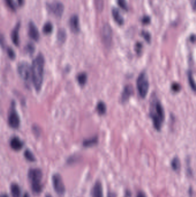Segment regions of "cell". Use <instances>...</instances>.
I'll list each match as a JSON object with an SVG mask.
<instances>
[{
    "label": "cell",
    "instance_id": "1",
    "mask_svg": "<svg viewBox=\"0 0 196 197\" xmlns=\"http://www.w3.org/2000/svg\"><path fill=\"white\" fill-rule=\"evenodd\" d=\"M44 67L45 59L41 54H39L33 60L31 66L32 82L37 90H40L42 86Z\"/></svg>",
    "mask_w": 196,
    "mask_h": 197
},
{
    "label": "cell",
    "instance_id": "2",
    "mask_svg": "<svg viewBox=\"0 0 196 197\" xmlns=\"http://www.w3.org/2000/svg\"><path fill=\"white\" fill-rule=\"evenodd\" d=\"M150 115L155 129L159 131L165 120V111L160 102L155 98L151 103Z\"/></svg>",
    "mask_w": 196,
    "mask_h": 197
},
{
    "label": "cell",
    "instance_id": "3",
    "mask_svg": "<svg viewBox=\"0 0 196 197\" xmlns=\"http://www.w3.org/2000/svg\"><path fill=\"white\" fill-rule=\"evenodd\" d=\"M28 178L31 183L32 190L33 193L39 194L42 191L41 179L43 174L39 168H32L28 172Z\"/></svg>",
    "mask_w": 196,
    "mask_h": 197
},
{
    "label": "cell",
    "instance_id": "4",
    "mask_svg": "<svg viewBox=\"0 0 196 197\" xmlns=\"http://www.w3.org/2000/svg\"><path fill=\"white\" fill-rule=\"evenodd\" d=\"M137 88L140 97L145 98L149 90V82L147 75L144 72L141 73L137 79Z\"/></svg>",
    "mask_w": 196,
    "mask_h": 197
},
{
    "label": "cell",
    "instance_id": "5",
    "mask_svg": "<svg viewBox=\"0 0 196 197\" xmlns=\"http://www.w3.org/2000/svg\"><path fill=\"white\" fill-rule=\"evenodd\" d=\"M18 72L24 82L29 85L32 82L31 66L27 62H22L18 66Z\"/></svg>",
    "mask_w": 196,
    "mask_h": 197
},
{
    "label": "cell",
    "instance_id": "6",
    "mask_svg": "<svg viewBox=\"0 0 196 197\" xmlns=\"http://www.w3.org/2000/svg\"><path fill=\"white\" fill-rule=\"evenodd\" d=\"M53 184L55 192L59 195H62L65 193V186L62 178L59 174H54L53 176Z\"/></svg>",
    "mask_w": 196,
    "mask_h": 197
},
{
    "label": "cell",
    "instance_id": "7",
    "mask_svg": "<svg viewBox=\"0 0 196 197\" xmlns=\"http://www.w3.org/2000/svg\"><path fill=\"white\" fill-rule=\"evenodd\" d=\"M101 36L104 44L107 46H110L112 40V31L109 24H105L103 26L101 30Z\"/></svg>",
    "mask_w": 196,
    "mask_h": 197
},
{
    "label": "cell",
    "instance_id": "8",
    "mask_svg": "<svg viewBox=\"0 0 196 197\" xmlns=\"http://www.w3.org/2000/svg\"><path fill=\"white\" fill-rule=\"evenodd\" d=\"M48 8L49 11L57 17H61L64 12V5L60 2L54 1L49 5Z\"/></svg>",
    "mask_w": 196,
    "mask_h": 197
},
{
    "label": "cell",
    "instance_id": "9",
    "mask_svg": "<svg viewBox=\"0 0 196 197\" xmlns=\"http://www.w3.org/2000/svg\"><path fill=\"white\" fill-rule=\"evenodd\" d=\"M8 122L10 126L14 129H17L20 125V118L14 110H12L9 113Z\"/></svg>",
    "mask_w": 196,
    "mask_h": 197
},
{
    "label": "cell",
    "instance_id": "10",
    "mask_svg": "<svg viewBox=\"0 0 196 197\" xmlns=\"http://www.w3.org/2000/svg\"><path fill=\"white\" fill-rule=\"evenodd\" d=\"M70 27L71 31L74 33H78L80 30L79 18L76 15H73L70 19Z\"/></svg>",
    "mask_w": 196,
    "mask_h": 197
},
{
    "label": "cell",
    "instance_id": "11",
    "mask_svg": "<svg viewBox=\"0 0 196 197\" xmlns=\"http://www.w3.org/2000/svg\"><path fill=\"white\" fill-rule=\"evenodd\" d=\"M29 36L35 41H37L39 39L40 35L37 28L36 27L33 22H30L29 24V30H28Z\"/></svg>",
    "mask_w": 196,
    "mask_h": 197
},
{
    "label": "cell",
    "instance_id": "12",
    "mask_svg": "<svg viewBox=\"0 0 196 197\" xmlns=\"http://www.w3.org/2000/svg\"><path fill=\"white\" fill-rule=\"evenodd\" d=\"M92 197H104L102 184L100 182H97L94 184L91 191Z\"/></svg>",
    "mask_w": 196,
    "mask_h": 197
},
{
    "label": "cell",
    "instance_id": "13",
    "mask_svg": "<svg viewBox=\"0 0 196 197\" xmlns=\"http://www.w3.org/2000/svg\"><path fill=\"white\" fill-rule=\"evenodd\" d=\"M134 92L133 88L131 85H128L125 86L123 91V93L121 94V100L123 103H125L127 102V100L129 99L131 96L132 94Z\"/></svg>",
    "mask_w": 196,
    "mask_h": 197
},
{
    "label": "cell",
    "instance_id": "14",
    "mask_svg": "<svg viewBox=\"0 0 196 197\" xmlns=\"http://www.w3.org/2000/svg\"><path fill=\"white\" fill-rule=\"evenodd\" d=\"M112 14L113 18H114L115 21L119 25H123L124 24V19L123 18V17L121 16L119 10L117 8H113L112 10Z\"/></svg>",
    "mask_w": 196,
    "mask_h": 197
},
{
    "label": "cell",
    "instance_id": "15",
    "mask_svg": "<svg viewBox=\"0 0 196 197\" xmlns=\"http://www.w3.org/2000/svg\"><path fill=\"white\" fill-rule=\"evenodd\" d=\"M19 30H20V24L18 23L14 28L11 34L12 40L13 41L14 44L16 46H18L19 44Z\"/></svg>",
    "mask_w": 196,
    "mask_h": 197
},
{
    "label": "cell",
    "instance_id": "16",
    "mask_svg": "<svg viewBox=\"0 0 196 197\" xmlns=\"http://www.w3.org/2000/svg\"><path fill=\"white\" fill-rule=\"evenodd\" d=\"M23 144L20 141V139H18L17 137H14V139H12L10 141V147L14 151H20L22 148Z\"/></svg>",
    "mask_w": 196,
    "mask_h": 197
},
{
    "label": "cell",
    "instance_id": "17",
    "mask_svg": "<svg viewBox=\"0 0 196 197\" xmlns=\"http://www.w3.org/2000/svg\"><path fill=\"white\" fill-rule=\"evenodd\" d=\"M10 191L12 197H20L21 190L18 185L16 183L12 184L10 186Z\"/></svg>",
    "mask_w": 196,
    "mask_h": 197
},
{
    "label": "cell",
    "instance_id": "18",
    "mask_svg": "<svg viewBox=\"0 0 196 197\" xmlns=\"http://www.w3.org/2000/svg\"><path fill=\"white\" fill-rule=\"evenodd\" d=\"M98 143V138L97 137H94L91 139H85L83 142V145L85 147H90L96 145Z\"/></svg>",
    "mask_w": 196,
    "mask_h": 197
},
{
    "label": "cell",
    "instance_id": "19",
    "mask_svg": "<svg viewBox=\"0 0 196 197\" xmlns=\"http://www.w3.org/2000/svg\"><path fill=\"white\" fill-rule=\"evenodd\" d=\"M96 110L98 112V114L100 115H103L105 114L107 111V107L105 104L103 102H98L96 106Z\"/></svg>",
    "mask_w": 196,
    "mask_h": 197
},
{
    "label": "cell",
    "instance_id": "20",
    "mask_svg": "<svg viewBox=\"0 0 196 197\" xmlns=\"http://www.w3.org/2000/svg\"><path fill=\"white\" fill-rule=\"evenodd\" d=\"M171 166L174 171H178L181 167V162L178 157H174L171 163Z\"/></svg>",
    "mask_w": 196,
    "mask_h": 197
},
{
    "label": "cell",
    "instance_id": "21",
    "mask_svg": "<svg viewBox=\"0 0 196 197\" xmlns=\"http://www.w3.org/2000/svg\"><path fill=\"white\" fill-rule=\"evenodd\" d=\"M66 32L63 30V29H61L58 33V40L61 43H63L65 42V40L66 39Z\"/></svg>",
    "mask_w": 196,
    "mask_h": 197
},
{
    "label": "cell",
    "instance_id": "22",
    "mask_svg": "<svg viewBox=\"0 0 196 197\" xmlns=\"http://www.w3.org/2000/svg\"><path fill=\"white\" fill-rule=\"evenodd\" d=\"M77 80L80 85H84L87 81V75L85 73H81L77 76Z\"/></svg>",
    "mask_w": 196,
    "mask_h": 197
},
{
    "label": "cell",
    "instance_id": "23",
    "mask_svg": "<svg viewBox=\"0 0 196 197\" xmlns=\"http://www.w3.org/2000/svg\"><path fill=\"white\" fill-rule=\"evenodd\" d=\"M53 30V26L51 22H46L43 28V31L45 34H51Z\"/></svg>",
    "mask_w": 196,
    "mask_h": 197
},
{
    "label": "cell",
    "instance_id": "24",
    "mask_svg": "<svg viewBox=\"0 0 196 197\" xmlns=\"http://www.w3.org/2000/svg\"><path fill=\"white\" fill-rule=\"evenodd\" d=\"M24 156L28 161H31V162L35 161V157L33 156L32 153L30 152L29 150L25 151V152H24Z\"/></svg>",
    "mask_w": 196,
    "mask_h": 197
},
{
    "label": "cell",
    "instance_id": "25",
    "mask_svg": "<svg viewBox=\"0 0 196 197\" xmlns=\"http://www.w3.org/2000/svg\"><path fill=\"white\" fill-rule=\"evenodd\" d=\"M188 80H189V84L190 85L192 90L194 91L196 90V85H195V82H194V79L193 78L192 73L190 71L188 72Z\"/></svg>",
    "mask_w": 196,
    "mask_h": 197
},
{
    "label": "cell",
    "instance_id": "26",
    "mask_svg": "<svg viewBox=\"0 0 196 197\" xmlns=\"http://www.w3.org/2000/svg\"><path fill=\"white\" fill-rule=\"evenodd\" d=\"M6 5L8 6L9 9L14 11L16 10V4L14 0H5Z\"/></svg>",
    "mask_w": 196,
    "mask_h": 197
},
{
    "label": "cell",
    "instance_id": "27",
    "mask_svg": "<svg viewBox=\"0 0 196 197\" xmlns=\"http://www.w3.org/2000/svg\"><path fill=\"white\" fill-rule=\"evenodd\" d=\"M117 4L121 9L125 10H128V6L126 0H117Z\"/></svg>",
    "mask_w": 196,
    "mask_h": 197
},
{
    "label": "cell",
    "instance_id": "28",
    "mask_svg": "<svg viewBox=\"0 0 196 197\" xmlns=\"http://www.w3.org/2000/svg\"><path fill=\"white\" fill-rule=\"evenodd\" d=\"M142 35L144 38V39L147 41V42L150 43L151 41V35L148 32L143 31L142 32Z\"/></svg>",
    "mask_w": 196,
    "mask_h": 197
},
{
    "label": "cell",
    "instance_id": "29",
    "mask_svg": "<svg viewBox=\"0 0 196 197\" xmlns=\"http://www.w3.org/2000/svg\"><path fill=\"white\" fill-rule=\"evenodd\" d=\"M181 89V86L178 83L175 82L171 85V90H173L174 92H179Z\"/></svg>",
    "mask_w": 196,
    "mask_h": 197
},
{
    "label": "cell",
    "instance_id": "30",
    "mask_svg": "<svg viewBox=\"0 0 196 197\" xmlns=\"http://www.w3.org/2000/svg\"><path fill=\"white\" fill-rule=\"evenodd\" d=\"M142 44L139 42H138L135 45V50L138 54H140L142 50Z\"/></svg>",
    "mask_w": 196,
    "mask_h": 197
},
{
    "label": "cell",
    "instance_id": "31",
    "mask_svg": "<svg viewBox=\"0 0 196 197\" xmlns=\"http://www.w3.org/2000/svg\"><path fill=\"white\" fill-rule=\"evenodd\" d=\"M7 53L8 54L9 58L14 59L15 58V53L14 52V50L11 48H8L7 50Z\"/></svg>",
    "mask_w": 196,
    "mask_h": 197
},
{
    "label": "cell",
    "instance_id": "32",
    "mask_svg": "<svg viewBox=\"0 0 196 197\" xmlns=\"http://www.w3.org/2000/svg\"><path fill=\"white\" fill-rule=\"evenodd\" d=\"M27 51L29 53H33V51H34V50H35V47H34V46L32 45V44H28L27 45Z\"/></svg>",
    "mask_w": 196,
    "mask_h": 197
},
{
    "label": "cell",
    "instance_id": "33",
    "mask_svg": "<svg viewBox=\"0 0 196 197\" xmlns=\"http://www.w3.org/2000/svg\"><path fill=\"white\" fill-rule=\"evenodd\" d=\"M151 21V19L150 18L148 17V16H144L143 18H142V22L143 24H148Z\"/></svg>",
    "mask_w": 196,
    "mask_h": 197
},
{
    "label": "cell",
    "instance_id": "34",
    "mask_svg": "<svg viewBox=\"0 0 196 197\" xmlns=\"http://www.w3.org/2000/svg\"><path fill=\"white\" fill-rule=\"evenodd\" d=\"M190 3L192 5V7L193 10H195L196 9V0H190Z\"/></svg>",
    "mask_w": 196,
    "mask_h": 197
},
{
    "label": "cell",
    "instance_id": "35",
    "mask_svg": "<svg viewBox=\"0 0 196 197\" xmlns=\"http://www.w3.org/2000/svg\"><path fill=\"white\" fill-rule=\"evenodd\" d=\"M137 197H146V196L143 192H139L137 195Z\"/></svg>",
    "mask_w": 196,
    "mask_h": 197
},
{
    "label": "cell",
    "instance_id": "36",
    "mask_svg": "<svg viewBox=\"0 0 196 197\" xmlns=\"http://www.w3.org/2000/svg\"><path fill=\"white\" fill-rule=\"evenodd\" d=\"M18 4L20 6H22L24 4V0H17Z\"/></svg>",
    "mask_w": 196,
    "mask_h": 197
},
{
    "label": "cell",
    "instance_id": "37",
    "mask_svg": "<svg viewBox=\"0 0 196 197\" xmlns=\"http://www.w3.org/2000/svg\"><path fill=\"white\" fill-rule=\"evenodd\" d=\"M108 197H116L115 194L112 193H108Z\"/></svg>",
    "mask_w": 196,
    "mask_h": 197
},
{
    "label": "cell",
    "instance_id": "38",
    "mask_svg": "<svg viewBox=\"0 0 196 197\" xmlns=\"http://www.w3.org/2000/svg\"><path fill=\"white\" fill-rule=\"evenodd\" d=\"M190 40L192 41V42H194L195 41V36H194V35H193L192 36H191Z\"/></svg>",
    "mask_w": 196,
    "mask_h": 197
},
{
    "label": "cell",
    "instance_id": "39",
    "mask_svg": "<svg viewBox=\"0 0 196 197\" xmlns=\"http://www.w3.org/2000/svg\"><path fill=\"white\" fill-rule=\"evenodd\" d=\"M0 197H9L6 194H2L0 195Z\"/></svg>",
    "mask_w": 196,
    "mask_h": 197
},
{
    "label": "cell",
    "instance_id": "40",
    "mask_svg": "<svg viewBox=\"0 0 196 197\" xmlns=\"http://www.w3.org/2000/svg\"><path fill=\"white\" fill-rule=\"evenodd\" d=\"M29 197V195L28 194H27V193H25V194H24V197Z\"/></svg>",
    "mask_w": 196,
    "mask_h": 197
},
{
    "label": "cell",
    "instance_id": "41",
    "mask_svg": "<svg viewBox=\"0 0 196 197\" xmlns=\"http://www.w3.org/2000/svg\"><path fill=\"white\" fill-rule=\"evenodd\" d=\"M46 197H51V196H50L49 195H46Z\"/></svg>",
    "mask_w": 196,
    "mask_h": 197
}]
</instances>
